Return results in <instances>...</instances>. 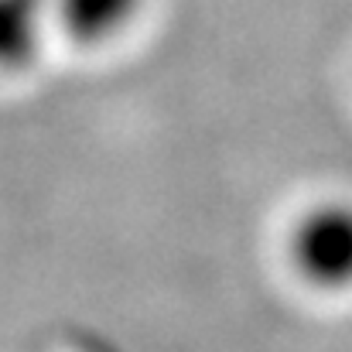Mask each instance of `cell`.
<instances>
[{
	"label": "cell",
	"mask_w": 352,
	"mask_h": 352,
	"mask_svg": "<svg viewBox=\"0 0 352 352\" xmlns=\"http://www.w3.org/2000/svg\"><path fill=\"white\" fill-rule=\"evenodd\" d=\"M52 0H0V72L28 69L45 41Z\"/></svg>",
	"instance_id": "3957f363"
},
{
	"label": "cell",
	"mask_w": 352,
	"mask_h": 352,
	"mask_svg": "<svg viewBox=\"0 0 352 352\" xmlns=\"http://www.w3.org/2000/svg\"><path fill=\"white\" fill-rule=\"evenodd\" d=\"M147 0H52V21L76 45L100 48L126 34Z\"/></svg>",
	"instance_id": "7a4b0ae2"
},
{
	"label": "cell",
	"mask_w": 352,
	"mask_h": 352,
	"mask_svg": "<svg viewBox=\"0 0 352 352\" xmlns=\"http://www.w3.org/2000/svg\"><path fill=\"white\" fill-rule=\"evenodd\" d=\"M287 256L298 277L325 294L352 291V202L325 199L308 206L291 233Z\"/></svg>",
	"instance_id": "6da1fadb"
}]
</instances>
